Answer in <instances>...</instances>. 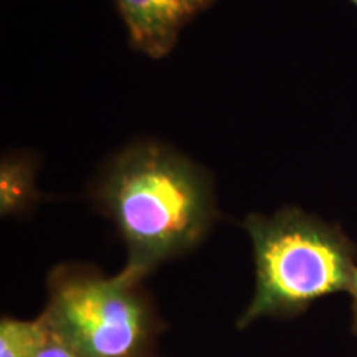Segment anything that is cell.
Listing matches in <instances>:
<instances>
[{
    "label": "cell",
    "mask_w": 357,
    "mask_h": 357,
    "mask_svg": "<svg viewBox=\"0 0 357 357\" xmlns=\"http://www.w3.org/2000/svg\"><path fill=\"white\" fill-rule=\"evenodd\" d=\"M91 200L123 238V271L141 281L197 247L217 220L207 171L153 141L134 142L113 155L93 182Z\"/></svg>",
    "instance_id": "1"
},
{
    "label": "cell",
    "mask_w": 357,
    "mask_h": 357,
    "mask_svg": "<svg viewBox=\"0 0 357 357\" xmlns=\"http://www.w3.org/2000/svg\"><path fill=\"white\" fill-rule=\"evenodd\" d=\"M243 229L255 258V294L238 328L261 318H293L329 294L347 291L357 248L344 231L301 208L250 213Z\"/></svg>",
    "instance_id": "2"
},
{
    "label": "cell",
    "mask_w": 357,
    "mask_h": 357,
    "mask_svg": "<svg viewBox=\"0 0 357 357\" xmlns=\"http://www.w3.org/2000/svg\"><path fill=\"white\" fill-rule=\"evenodd\" d=\"M48 333L78 357H155L162 321L142 281L121 270L63 263L47 278L38 316Z\"/></svg>",
    "instance_id": "3"
},
{
    "label": "cell",
    "mask_w": 357,
    "mask_h": 357,
    "mask_svg": "<svg viewBox=\"0 0 357 357\" xmlns=\"http://www.w3.org/2000/svg\"><path fill=\"white\" fill-rule=\"evenodd\" d=\"M136 50L159 60L176 47L178 33L215 0H114Z\"/></svg>",
    "instance_id": "4"
},
{
    "label": "cell",
    "mask_w": 357,
    "mask_h": 357,
    "mask_svg": "<svg viewBox=\"0 0 357 357\" xmlns=\"http://www.w3.org/2000/svg\"><path fill=\"white\" fill-rule=\"evenodd\" d=\"M38 199L35 187V167L29 159L8 155L0 169V211L2 215L20 213Z\"/></svg>",
    "instance_id": "5"
},
{
    "label": "cell",
    "mask_w": 357,
    "mask_h": 357,
    "mask_svg": "<svg viewBox=\"0 0 357 357\" xmlns=\"http://www.w3.org/2000/svg\"><path fill=\"white\" fill-rule=\"evenodd\" d=\"M48 337L43 321L13 319L3 316L0 321V357H35Z\"/></svg>",
    "instance_id": "6"
},
{
    "label": "cell",
    "mask_w": 357,
    "mask_h": 357,
    "mask_svg": "<svg viewBox=\"0 0 357 357\" xmlns=\"http://www.w3.org/2000/svg\"><path fill=\"white\" fill-rule=\"evenodd\" d=\"M35 357H78L68 346H65L63 342L58 341L55 336H52L48 333L47 341L43 342Z\"/></svg>",
    "instance_id": "7"
},
{
    "label": "cell",
    "mask_w": 357,
    "mask_h": 357,
    "mask_svg": "<svg viewBox=\"0 0 357 357\" xmlns=\"http://www.w3.org/2000/svg\"><path fill=\"white\" fill-rule=\"evenodd\" d=\"M349 294L352 298V314H354V331L357 333V270L354 275V281H352V287L349 289Z\"/></svg>",
    "instance_id": "8"
},
{
    "label": "cell",
    "mask_w": 357,
    "mask_h": 357,
    "mask_svg": "<svg viewBox=\"0 0 357 357\" xmlns=\"http://www.w3.org/2000/svg\"><path fill=\"white\" fill-rule=\"evenodd\" d=\"M351 2H352V3H354V6L357 7V0H351Z\"/></svg>",
    "instance_id": "9"
}]
</instances>
